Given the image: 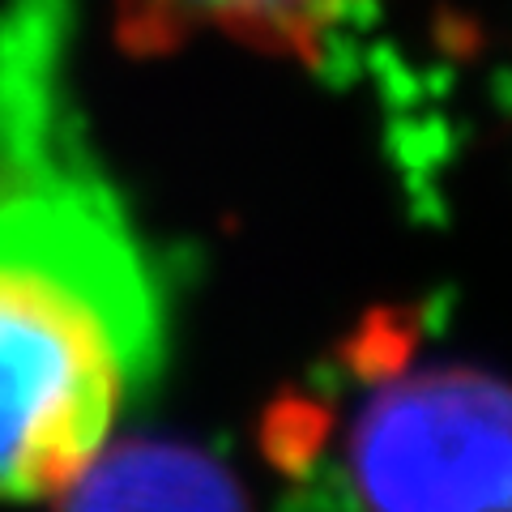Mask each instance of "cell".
Listing matches in <instances>:
<instances>
[{"instance_id": "1", "label": "cell", "mask_w": 512, "mask_h": 512, "mask_svg": "<svg viewBox=\"0 0 512 512\" xmlns=\"http://www.w3.org/2000/svg\"><path fill=\"white\" fill-rule=\"evenodd\" d=\"M163 346V308L90 171L0 184V495H60Z\"/></svg>"}, {"instance_id": "2", "label": "cell", "mask_w": 512, "mask_h": 512, "mask_svg": "<svg viewBox=\"0 0 512 512\" xmlns=\"http://www.w3.org/2000/svg\"><path fill=\"white\" fill-rule=\"evenodd\" d=\"M346 431L342 487L393 512L512 508V384L474 367L380 376Z\"/></svg>"}, {"instance_id": "3", "label": "cell", "mask_w": 512, "mask_h": 512, "mask_svg": "<svg viewBox=\"0 0 512 512\" xmlns=\"http://www.w3.org/2000/svg\"><path fill=\"white\" fill-rule=\"evenodd\" d=\"M367 0H120L116 35L128 52L163 56L197 30H218L269 56L325 64L329 43Z\"/></svg>"}, {"instance_id": "4", "label": "cell", "mask_w": 512, "mask_h": 512, "mask_svg": "<svg viewBox=\"0 0 512 512\" xmlns=\"http://www.w3.org/2000/svg\"><path fill=\"white\" fill-rule=\"evenodd\" d=\"M73 508H239L244 487L210 453L171 440H124L94 453L60 491Z\"/></svg>"}, {"instance_id": "5", "label": "cell", "mask_w": 512, "mask_h": 512, "mask_svg": "<svg viewBox=\"0 0 512 512\" xmlns=\"http://www.w3.org/2000/svg\"><path fill=\"white\" fill-rule=\"evenodd\" d=\"M329 436H333V410L303 393H286L282 402L265 414V427H261L265 457L291 478L312 470V461L325 453Z\"/></svg>"}, {"instance_id": "6", "label": "cell", "mask_w": 512, "mask_h": 512, "mask_svg": "<svg viewBox=\"0 0 512 512\" xmlns=\"http://www.w3.org/2000/svg\"><path fill=\"white\" fill-rule=\"evenodd\" d=\"M410 346H414V325L406 312H372L359 325L355 338L346 342L342 359L355 376L380 380V376H393L410 359Z\"/></svg>"}]
</instances>
